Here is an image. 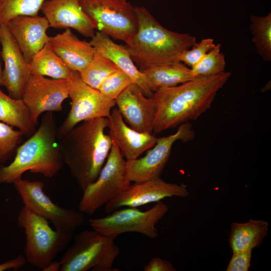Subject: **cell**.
I'll list each match as a JSON object with an SVG mask.
<instances>
[{"instance_id": "obj_15", "label": "cell", "mask_w": 271, "mask_h": 271, "mask_svg": "<svg viewBox=\"0 0 271 271\" xmlns=\"http://www.w3.org/2000/svg\"><path fill=\"white\" fill-rule=\"evenodd\" d=\"M0 54L4 63L3 86L9 95L15 99H22L26 82L30 75L28 64L7 25H0Z\"/></svg>"}, {"instance_id": "obj_37", "label": "cell", "mask_w": 271, "mask_h": 271, "mask_svg": "<svg viewBox=\"0 0 271 271\" xmlns=\"http://www.w3.org/2000/svg\"><path fill=\"white\" fill-rule=\"evenodd\" d=\"M2 76H3V70H2L1 62H0V86H3Z\"/></svg>"}, {"instance_id": "obj_19", "label": "cell", "mask_w": 271, "mask_h": 271, "mask_svg": "<svg viewBox=\"0 0 271 271\" xmlns=\"http://www.w3.org/2000/svg\"><path fill=\"white\" fill-rule=\"evenodd\" d=\"M108 118V135L127 161L138 158L155 145L157 138L152 133L139 132L127 126L117 108L112 109Z\"/></svg>"}, {"instance_id": "obj_9", "label": "cell", "mask_w": 271, "mask_h": 271, "mask_svg": "<svg viewBox=\"0 0 271 271\" xmlns=\"http://www.w3.org/2000/svg\"><path fill=\"white\" fill-rule=\"evenodd\" d=\"M168 210V206L160 201L145 211L137 207L117 209L106 216L90 219L89 223L93 230L114 238L122 233L130 232L155 238L158 235L155 225Z\"/></svg>"}, {"instance_id": "obj_14", "label": "cell", "mask_w": 271, "mask_h": 271, "mask_svg": "<svg viewBox=\"0 0 271 271\" xmlns=\"http://www.w3.org/2000/svg\"><path fill=\"white\" fill-rule=\"evenodd\" d=\"M189 195L186 184L168 183L160 178L129 185L105 205L107 213L122 207H137L157 202L168 197H187Z\"/></svg>"}, {"instance_id": "obj_17", "label": "cell", "mask_w": 271, "mask_h": 271, "mask_svg": "<svg viewBox=\"0 0 271 271\" xmlns=\"http://www.w3.org/2000/svg\"><path fill=\"white\" fill-rule=\"evenodd\" d=\"M41 11L50 27L72 28L87 37L95 35L96 24L83 11L79 0H46Z\"/></svg>"}, {"instance_id": "obj_32", "label": "cell", "mask_w": 271, "mask_h": 271, "mask_svg": "<svg viewBox=\"0 0 271 271\" xmlns=\"http://www.w3.org/2000/svg\"><path fill=\"white\" fill-rule=\"evenodd\" d=\"M215 45L213 39H203L200 42H197L191 49L183 51L179 57V61L184 63L191 68L200 61Z\"/></svg>"}, {"instance_id": "obj_35", "label": "cell", "mask_w": 271, "mask_h": 271, "mask_svg": "<svg viewBox=\"0 0 271 271\" xmlns=\"http://www.w3.org/2000/svg\"><path fill=\"white\" fill-rule=\"evenodd\" d=\"M26 262L25 257L19 255L15 258L0 263V271L10 269L18 270L24 266Z\"/></svg>"}, {"instance_id": "obj_3", "label": "cell", "mask_w": 271, "mask_h": 271, "mask_svg": "<svg viewBox=\"0 0 271 271\" xmlns=\"http://www.w3.org/2000/svg\"><path fill=\"white\" fill-rule=\"evenodd\" d=\"M63 164L55 118L53 112L47 111L38 129L18 147L13 161L0 166V184H14L27 171L51 178L60 171Z\"/></svg>"}, {"instance_id": "obj_20", "label": "cell", "mask_w": 271, "mask_h": 271, "mask_svg": "<svg viewBox=\"0 0 271 271\" xmlns=\"http://www.w3.org/2000/svg\"><path fill=\"white\" fill-rule=\"evenodd\" d=\"M89 42L96 51L110 59L125 72L146 96H152L154 92L148 80L136 66L125 46L116 44L108 35L100 31L95 32Z\"/></svg>"}, {"instance_id": "obj_31", "label": "cell", "mask_w": 271, "mask_h": 271, "mask_svg": "<svg viewBox=\"0 0 271 271\" xmlns=\"http://www.w3.org/2000/svg\"><path fill=\"white\" fill-rule=\"evenodd\" d=\"M132 83L130 78L119 69L106 77L98 90L106 97L115 100Z\"/></svg>"}, {"instance_id": "obj_28", "label": "cell", "mask_w": 271, "mask_h": 271, "mask_svg": "<svg viewBox=\"0 0 271 271\" xmlns=\"http://www.w3.org/2000/svg\"><path fill=\"white\" fill-rule=\"evenodd\" d=\"M46 0H0V25L20 16H38Z\"/></svg>"}, {"instance_id": "obj_34", "label": "cell", "mask_w": 271, "mask_h": 271, "mask_svg": "<svg viewBox=\"0 0 271 271\" xmlns=\"http://www.w3.org/2000/svg\"><path fill=\"white\" fill-rule=\"evenodd\" d=\"M144 271H176L169 261L159 257H153L144 267Z\"/></svg>"}, {"instance_id": "obj_27", "label": "cell", "mask_w": 271, "mask_h": 271, "mask_svg": "<svg viewBox=\"0 0 271 271\" xmlns=\"http://www.w3.org/2000/svg\"><path fill=\"white\" fill-rule=\"evenodd\" d=\"M118 69L112 61L96 51L91 62L79 73L83 82L98 89L104 80Z\"/></svg>"}, {"instance_id": "obj_6", "label": "cell", "mask_w": 271, "mask_h": 271, "mask_svg": "<svg viewBox=\"0 0 271 271\" xmlns=\"http://www.w3.org/2000/svg\"><path fill=\"white\" fill-rule=\"evenodd\" d=\"M115 238L94 230H84L77 234L72 245L64 254L60 271L118 270L112 268L119 254Z\"/></svg>"}, {"instance_id": "obj_26", "label": "cell", "mask_w": 271, "mask_h": 271, "mask_svg": "<svg viewBox=\"0 0 271 271\" xmlns=\"http://www.w3.org/2000/svg\"><path fill=\"white\" fill-rule=\"evenodd\" d=\"M249 30L256 52L265 62L271 61V13L265 16L251 15Z\"/></svg>"}, {"instance_id": "obj_4", "label": "cell", "mask_w": 271, "mask_h": 271, "mask_svg": "<svg viewBox=\"0 0 271 271\" xmlns=\"http://www.w3.org/2000/svg\"><path fill=\"white\" fill-rule=\"evenodd\" d=\"M138 28L125 46L140 69L153 65L178 62L181 53L196 43L188 33L173 32L162 26L143 7L134 6Z\"/></svg>"}, {"instance_id": "obj_22", "label": "cell", "mask_w": 271, "mask_h": 271, "mask_svg": "<svg viewBox=\"0 0 271 271\" xmlns=\"http://www.w3.org/2000/svg\"><path fill=\"white\" fill-rule=\"evenodd\" d=\"M154 92L160 88L175 86L195 78L190 68L181 62L153 65L139 69Z\"/></svg>"}, {"instance_id": "obj_11", "label": "cell", "mask_w": 271, "mask_h": 271, "mask_svg": "<svg viewBox=\"0 0 271 271\" xmlns=\"http://www.w3.org/2000/svg\"><path fill=\"white\" fill-rule=\"evenodd\" d=\"M69 97L71 108L62 124L57 128V139L62 138L78 123L99 117L108 118L115 100L103 95L98 89L86 84L80 73L72 70Z\"/></svg>"}, {"instance_id": "obj_16", "label": "cell", "mask_w": 271, "mask_h": 271, "mask_svg": "<svg viewBox=\"0 0 271 271\" xmlns=\"http://www.w3.org/2000/svg\"><path fill=\"white\" fill-rule=\"evenodd\" d=\"M115 101L117 109L129 127L139 132H153L156 103L152 96L146 97L138 85L131 83Z\"/></svg>"}, {"instance_id": "obj_10", "label": "cell", "mask_w": 271, "mask_h": 271, "mask_svg": "<svg viewBox=\"0 0 271 271\" xmlns=\"http://www.w3.org/2000/svg\"><path fill=\"white\" fill-rule=\"evenodd\" d=\"M24 206L47 219L60 231L73 234L85 220L80 210L62 207L54 203L44 191V183L22 178L13 184Z\"/></svg>"}, {"instance_id": "obj_12", "label": "cell", "mask_w": 271, "mask_h": 271, "mask_svg": "<svg viewBox=\"0 0 271 271\" xmlns=\"http://www.w3.org/2000/svg\"><path fill=\"white\" fill-rule=\"evenodd\" d=\"M195 132L188 122L179 126L177 131L167 137L157 138L153 148L144 157L126 160V176L130 182H139L160 178L169 161L174 144L178 140H192Z\"/></svg>"}, {"instance_id": "obj_8", "label": "cell", "mask_w": 271, "mask_h": 271, "mask_svg": "<svg viewBox=\"0 0 271 271\" xmlns=\"http://www.w3.org/2000/svg\"><path fill=\"white\" fill-rule=\"evenodd\" d=\"M96 29L114 40L129 44L138 28L134 7L126 0H79Z\"/></svg>"}, {"instance_id": "obj_29", "label": "cell", "mask_w": 271, "mask_h": 271, "mask_svg": "<svg viewBox=\"0 0 271 271\" xmlns=\"http://www.w3.org/2000/svg\"><path fill=\"white\" fill-rule=\"evenodd\" d=\"M221 44L215 46L208 52L197 64L190 68L196 77L210 76L220 74L225 71V55L221 52Z\"/></svg>"}, {"instance_id": "obj_25", "label": "cell", "mask_w": 271, "mask_h": 271, "mask_svg": "<svg viewBox=\"0 0 271 271\" xmlns=\"http://www.w3.org/2000/svg\"><path fill=\"white\" fill-rule=\"evenodd\" d=\"M30 73L57 79H70L72 70L47 43L28 64Z\"/></svg>"}, {"instance_id": "obj_24", "label": "cell", "mask_w": 271, "mask_h": 271, "mask_svg": "<svg viewBox=\"0 0 271 271\" xmlns=\"http://www.w3.org/2000/svg\"><path fill=\"white\" fill-rule=\"evenodd\" d=\"M0 121L18 128L24 135L30 137L36 125L22 99H15L0 90Z\"/></svg>"}, {"instance_id": "obj_36", "label": "cell", "mask_w": 271, "mask_h": 271, "mask_svg": "<svg viewBox=\"0 0 271 271\" xmlns=\"http://www.w3.org/2000/svg\"><path fill=\"white\" fill-rule=\"evenodd\" d=\"M61 268L60 261H52L49 263L45 267H44L43 271H58L60 270Z\"/></svg>"}, {"instance_id": "obj_23", "label": "cell", "mask_w": 271, "mask_h": 271, "mask_svg": "<svg viewBox=\"0 0 271 271\" xmlns=\"http://www.w3.org/2000/svg\"><path fill=\"white\" fill-rule=\"evenodd\" d=\"M268 232L266 221L250 219L245 223H232L229 242L233 253L253 250L261 243Z\"/></svg>"}, {"instance_id": "obj_2", "label": "cell", "mask_w": 271, "mask_h": 271, "mask_svg": "<svg viewBox=\"0 0 271 271\" xmlns=\"http://www.w3.org/2000/svg\"><path fill=\"white\" fill-rule=\"evenodd\" d=\"M108 123L107 117L83 121L58 140L63 163L82 191L96 180L110 152Z\"/></svg>"}, {"instance_id": "obj_33", "label": "cell", "mask_w": 271, "mask_h": 271, "mask_svg": "<svg viewBox=\"0 0 271 271\" xmlns=\"http://www.w3.org/2000/svg\"><path fill=\"white\" fill-rule=\"evenodd\" d=\"M252 249L233 253L226 271H248L250 266Z\"/></svg>"}, {"instance_id": "obj_7", "label": "cell", "mask_w": 271, "mask_h": 271, "mask_svg": "<svg viewBox=\"0 0 271 271\" xmlns=\"http://www.w3.org/2000/svg\"><path fill=\"white\" fill-rule=\"evenodd\" d=\"M126 160L118 148L112 143L110 152L98 177L83 191L79 210L93 214L105 206L130 184L126 176Z\"/></svg>"}, {"instance_id": "obj_1", "label": "cell", "mask_w": 271, "mask_h": 271, "mask_svg": "<svg viewBox=\"0 0 271 271\" xmlns=\"http://www.w3.org/2000/svg\"><path fill=\"white\" fill-rule=\"evenodd\" d=\"M231 76L229 72L199 76L182 84L164 87L152 97L156 106L153 130L156 133L198 118L210 108L217 92Z\"/></svg>"}, {"instance_id": "obj_13", "label": "cell", "mask_w": 271, "mask_h": 271, "mask_svg": "<svg viewBox=\"0 0 271 271\" xmlns=\"http://www.w3.org/2000/svg\"><path fill=\"white\" fill-rule=\"evenodd\" d=\"M70 87V79L48 78L40 75L30 74L22 99L29 109L32 120L36 125L42 113L62 110V103L69 97Z\"/></svg>"}, {"instance_id": "obj_5", "label": "cell", "mask_w": 271, "mask_h": 271, "mask_svg": "<svg viewBox=\"0 0 271 271\" xmlns=\"http://www.w3.org/2000/svg\"><path fill=\"white\" fill-rule=\"evenodd\" d=\"M17 221L26 235L27 262L42 270L66 247L73 236L53 229L47 219L24 206Z\"/></svg>"}, {"instance_id": "obj_21", "label": "cell", "mask_w": 271, "mask_h": 271, "mask_svg": "<svg viewBox=\"0 0 271 271\" xmlns=\"http://www.w3.org/2000/svg\"><path fill=\"white\" fill-rule=\"evenodd\" d=\"M49 43L71 70L79 72L88 66L96 51L90 42L79 39L69 28L50 37Z\"/></svg>"}, {"instance_id": "obj_30", "label": "cell", "mask_w": 271, "mask_h": 271, "mask_svg": "<svg viewBox=\"0 0 271 271\" xmlns=\"http://www.w3.org/2000/svg\"><path fill=\"white\" fill-rule=\"evenodd\" d=\"M24 136L19 129H15L13 126L0 121V164L15 155Z\"/></svg>"}, {"instance_id": "obj_18", "label": "cell", "mask_w": 271, "mask_h": 271, "mask_svg": "<svg viewBox=\"0 0 271 271\" xmlns=\"http://www.w3.org/2000/svg\"><path fill=\"white\" fill-rule=\"evenodd\" d=\"M7 25L28 64L49 42L47 31L50 25L44 16H18Z\"/></svg>"}]
</instances>
